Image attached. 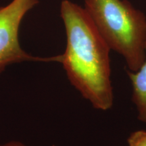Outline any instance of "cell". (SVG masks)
<instances>
[{"label": "cell", "instance_id": "obj_1", "mask_svg": "<svg viewBox=\"0 0 146 146\" xmlns=\"http://www.w3.org/2000/svg\"><path fill=\"white\" fill-rule=\"evenodd\" d=\"M66 34L64 53L56 56L73 87L94 108L107 111L114 104L111 49L84 8L69 0L60 5Z\"/></svg>", "mask_w": 146, "mask_h": 146}, {"label": "cell", "instance_id": "obj_2", "mask_svg": "<svg viewBox=\"0 0 146 146\" xmlns=\"http://www.w3.org/2000/svg\"><path fill=\"white\" fill-rule=\"evenodd\" d=\"M111 50L135 72L146 56V16L127 0H85L84 7Z\"/></svg>", "mask_w": 146, "mask_h": 146}, {"label": "cell", "instance_id": "obj_3", "mask_svg": "<svg viewBox=\"0 0 146 146\" xmlns=\"http://www.w3.org/2000/svg\"><path fill=\"white\" fill-rule=\"evenodd\" d=\"M38 0H12L0 7V73L12 64L25 61L56 62V57H36L22 48L18 31L22 21Z\"/></svg>", "mask_w": 146, "mask_h": 146}, {"label": "cell", "instance_id": "obj_4", "mask_svg": "<svg viewBox=\"0 0 146 146\" xmlns=\"http://www.w3.org/2000/svg\"><path fill=\"white\" fill-rule=\"evenodd\" d=\"M132 85V101L140 121L146 125V56L143 62L135 72L128 71Z\"/></svg>", "mask_w": 146, "mask_h": 146}, {"label": "cell", "instance_id": "obj_5", "mask_svg": "<svg viewBox=\"0 0 146 146\" xmlns=\"http://www.w3.org/2000/svg\"><path fill=\"white\" fill-rule=\"evenodd\" d=\"M128 146H146V131L138 130L133 132L127 139Z\"/></svg>", "mask_w": 146, "mask_h": 146}, {"label": "cell", "instance_id": "obj_6", "mask_svg": "<svg viewBox=\"0 0 146 146\" xmlns=\"http://www.w3.org/2000/svg\"><path fill=\"white\" fill-rule=\"evenodd\" d=\"M0 146H28V145H25V144L21 143V142L20 141H12L7 142V143H5L1 144Z\"/></svg>", "mask_w": 146, "mask_h": 146}]
</instances>
